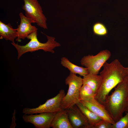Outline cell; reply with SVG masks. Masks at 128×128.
Masks as SVG:
<instances>
[{
  "label": "cell",
  "instance_id": "8fae6325",
  "mask_svg": "<svg viewBox=\"0 0 128 128\" xmlns=\"http://www.w3.org/2000/svg\"><path fill=\"white\" fill-rule=\"evenodd\" d=\"M19 15L20 22L16 29L17 36L16 40L20 42L21 39H24L28 35L38 29L35 26L31 25L32 23H35L32 20L25 16L22 12L19 13Z\"/></svg>",
  "mask_w": 128,
  "mask_h": 128
},
{
  "label": "cell",
  "instance_id": "ba28073f",
  "mask_svg": "<svg viewBox=\"0 0 128 128\" xmlns=\"http://www.w3.org/2000/svg\"><path fill=\"white\" fill-rule=\"evenodd\" d=\"M56 113H41L38 114H27L23 116L26 123L32 124L36 128H49Z\"/></svg>",
  "mask_w": 128,
  "mask_h": 128
},
{
  "label": "cell",
  "instance_id": "7a4b0ae2",
  "mask_svg": "<svg viewBox=\"0 0 128 128\" xmlns=\"http://www.w3.org/2000/svg\"><path fill=\"white\" fill-rule=\"evenodd\" d=\"M103 105L115 122L123 116L128 106V76L107 96Z\"/></svg>",
  "mask_w": 128,
  "mask_h": 128
},
{
  "label": "cell",
  "instance_id": "e0dca14e",
  "mask_svg": "<svg viewBox=\"0 0 128 128\" xmlns=\"http://www.w3.org/2000/svg\"><path fill=\"white\" fill-rule=\"evenodd\" d=\"M96 94L92 89L86 84H83L80 91V100L87 101L95 98Z\"/></svg>",
  "mask_w": 128,
  "mask_h": 128
},
{
  "label": "cell",
  "instance_id": "2e32d148",
  "mask_svg": "<svg viewBox=\"0 0 128 128\" xmlns=\"http://www.w3.org/2000/svg\"><path fill=\"white\" fill-rule=\"evenodd\" d=\"M76 105L84 115L91 128H93L94 126L102 120L95 113L91 111L81 102Z\"/></svg>",
  "mask_w": 128,
  "mask_h": 128
},
{
  "label": "cell",
  "instance_id": "52a82bcc",
  "mask_svg": "<svg viewBox=\"0 0 128 128\" xmlns=\"http://www.w3.org/2000/svg\"><path fill=\"white\" fill-rule=\"evenodd\" d=\"M22 8L27 18L34 21L38 26L45 29H47V18L43 13L40 4L37 0H23Z\"/></svg>",
  "mask_w": 128,
  "mask_h": 128
},
{
  "label": "cell",
  "instance_id": "44dd1931",
  "mask_svg": "<svg viewBox=\"0 0 128 128\" xmlns=\"http://www.w3.org/2000/svg\"><path fill=\"white\" fill-rule=\"evenodd\" d=\"M15 110H14L13 114V117H12V121L11 124L10 126V128H14L16 126V124L15 123Z\"/></svg>",
  "mask_w": 128,
  "mask_h": 128
},
{
  "label": "cell",
  "instance_id": "7c38bea8",
  "mask_svg": "<svg viewBox=\"0 0 128 128\" xmlns=\"http://www.w3.org/2000/svg\"><path fill=\"white\" fill-rule=\"evenodd\" d=\"M50 127L73 128L69 121L67 110L63 109L56 113L51 122Z\"/></svg>",
  "mask_w": 128,
  "mask_h": 128
},
{
  "label": "cell",
  "instance_id": "6da1fadb",
  "mask_svg": "<svg viewBox=\"0 0 128 128\" xmlns=\"http://www.w3.org/2000/svg\"><path fill=\"white\" fill-rule=\"evenodd\" d=\"M100 73L102 79L101 85L95 97L104 105L111 90L128 76V67H124L118 59L110 63L105 62Z\"/></svg>",
  "mask_w": 128,
  "mask_h": 128
},
{
  "label": "cell",
  "instance_id": "ac0fdd59",
  "mask_svg": "<svg viewBox=\"0 0 128 128\" xmlns=\"http://www.w3.org/2000/svg\"><path fill=\"white\" fill-rule=\"evenodd\" d=\"M92 29L94 34L98 36H105L108 33L106 27L103 23L101 22H97L94 24Z\"/></svg>",
  "mask_w": 128,
  "mask_h": 128
},
{
  "label": "cell",
  "instance_id": "30bf717a",
  "mask_svg": "<svg viewBox=\"0 0 128 128\" xmlns=\"http://www.w3.org/2000/svg\"><path fill=\"white\" fill-rule=\"evenodd\" d=\"M67 110L73 128H91L87 119L76 105Z\"/></svg>",
  "mask_w": 128,
  "mask_h": 128
},
{
  "label": "cell",
  "instance_id": "603a6c76",
  "mask_svg": "<svg viewBox=\"0 0 128 128\" xmlns=\"http://www.w3.org/2000/svg\"><path fill=\"white\" fill-rule=\"evenodd\" d=\"M127 62H128V59H127Z\"/></svg>",
  "mask_w": 128,
  "mask_h": 128
},
{
  "label": "cell",
  "instance_id": "277c9868",
  "mask_svg": "<svg viewBox=\"0 0 128 128\" xmlns=\"http://www.w3.org/2000/svg\"><path fill=\"white\" fill-rule=\"evenodd\" d=\"M65 82L68 85L69 88L63 98L61 107L63 109L68 110L80 102V91L83 85L82 78L70 72Z\"/></svg>",
  "mask_w": 128,
  "mask_h": 128
},
{
  "label": "cell",
  "instance_id": "3957f363",
  "mask_svg": "<svg viewBox=\"0 0 128 128\" xmlns=\"http://www.w3.org/2000/svg\"><path fill=\"white\" fill-rule=\"evenodd\" d=\"M37 30L38 29H37L27 37L26 38L30 40L25 45H20L14 42L11 43L17 50L18 59L23 54L27 52H32L40 50L54 53L55 51L53 49L56 47L60 46V44L55 41V37L46 35L47 39V42L45 43L40 42L37 38Z\"/></svg>",
  "mask_w": 128,
  "mask_h": 128
},
{
  "label": "cell",
  "instance_id": "5b68a950",
  "mask_svg": "<svg viewBox=\"0 0 128 128\" xmlns=\"http://www.w3.org/2000/svg\"><path fill=\"white\" fill-rule=\"evenodd\" d=\"M65 95L64 91L61 90L54 97L47 100L44 104L34 108H25L23 113L27 114L41 113H56L63 109L61 107L62 101Z\"/></svg>",
  "mask_w": 128,
  "mask_h": 128
},
{
  "label": "cell",
  "instance_id": "9a60e30c",
  "mask_svg": "<svg viewBox=\"0 0 128 128\" xmlns=\"http://www.w3.org/2000/svg\"><path fill=\"white\" fill-rule=\"evenodd\" d=\"M61 64L64 67L67 68L70 72L78 74L83 77L89 73L87 69L77 65L70 62L67 58L63 57L61 59Z\"/></svg>",
  "mask_w": 128,
  "mask_h": 128
},
{
  "label": "cell",
  "instance_id": "8992f818",
  "mask_svg": "<svg viewBox=\"0 0 128 128\" xmlns=\"http://www.w3.org/2000/svg\"><path fill=\"white\" fill-rule=\"evenodd\" d=\"M111 53L108 50H101L96 55H88L81 59V65L87 68L89 73L98 74L105 63L110 58Z\"/></svg>",
  "mask_w": 128,
  "mask_h": 128
},
{
  "label": "cell",
  "instance_id": "9c48e42d",
  "mask_svg": "<svg viewBox=\"0 0 128 128\" xmlns=\"http://www.w3.org/2000/svg\"><path fill=\"white\" fill-rule=\"evenodd\" d=\"M80 102L102 119L112 124L115 123L104 106L95 98L87 101L80 100Z\"/></svg>",
  "mask_w": 128,
  "mask_h": 128
},
{
  "label": "cell",
  "instance_id": "5bb4252c",
  "mask_svg": "<svg viewBox=\"0 0 128 128\" xmlns=\"http://www.w3.org/2000/svg\"><path fill=\"white\" fill-rule=\"evenodd\" d=\"M82 80L83 84H86L90 87L96 95L101 84L100 75L89 73L83 77Z\"/></svg>",
  "mask_w": 128,
  "mask_h": 128
},
{
  "label": "cell",
  "instance_id": "ffe728a7",
  "mask_svg": "<svg viewBox=\"0 0 128 128\" xmlns=\"http://www.w3.org/2000/svg\"><path fill=\"white\" fill-rule=\"evenodd\" d=\"M112 124L103 120H101L93 128H112Z\"/></svg>",
  "mask_w": 128,
  "mask_h": 128
},
{
  "label": "cell",
  "instance_id": "7402d4cb",
  "mask_svg": "<svg viewBox=\"0 0 128 128\" xmlns=\"http://www.w3.org/2000/svg\"><path fill=\"white\" fill-rule=\"evenodd\" d=\"M128 108H127V110H126V112H128Z\"/></svg>",
  "mask_w": 128,
  "mask_h": 128
},
{
  "label": "cell",
  "instance_id": "d6986e66",
  "mask_svg": "<svg viewBox=\"0 0 128 128\" xmlns=\"http://www.w3.org/2000/svg\"><path fill=\"white\" fill-rule=\"evenodd\" d=\"M112 128H128V111L124 116L112 124Z\"/></svg>",
  "mask_w": 128,
  "mask_h": 128
},
{
  "label": "cell",
  "instance_id": "4fadbf2b",
  "mask_svg": "<svg viewBox=\"0 0 128 128\" xmlns=\"http://www.w3.org/2000/svg\"><path fill=\"white\" fill-rule=\"evenodd\" d=\"M17 31L14 29L9 23L6 24L0 21V39H4L6 41L9 40L12 42H14L17 37Z\"/></svg>",
  "mask_w": 128,
  "mask_h": 128
}]
</instances>
